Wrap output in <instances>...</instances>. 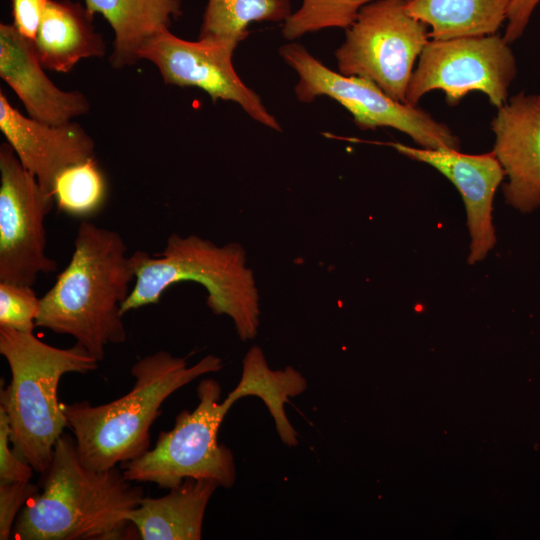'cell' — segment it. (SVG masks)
<instances>
[{
	"label": "cell",
	"instance_id": "obj_1",
	"mask_svg": "<svg viewBox=\"0 0 540 540\" xmlns=\"http://www.w3.org/2000/svg\"><path fill=\"white\" fill-rule=\"evenodd\" d=\"M135 279V258L122 236L83 221L69 263L40 297L36 327L72 336L100 362L107 345L127 339L121 307Z\"/></svg>",
	"mask_w": 540,
	"mask_h": 540
},
{
	"label": "cell",
	"instance_id": "obj_2",
	"mask_svg": "<svg viewBox=\"0 0 540 540\" xmlns=\"http://www.w3.org/2000/svg\"><path fill=\"white\" fill-rule=\"evenodd\" d=\"M41 488L20 511L19 540H116L131 536L127 514L144 497L121 468L93 470L80 460L72 435L57 440Z\"/></svg>",
	"mask_w": 540,
	"mask_h": 540
},
{
	"label": "cell",
	"instance_id": "obj_3",
	"mask_svg": "<svg viewBox=\"0 0 540 540\" xmlns=\"http://www.w3.org/2000/svg\"><path fill=\"white\" fill-rule=\"evenodd\" d=\"M221 358L207 355L192 366L160 350L131 367L135 382L122 397L102 405L88 401L62 404L81 462L107 470L134 460L150 445V428L165 400L199 376L221 370Z\"/></svg>",
	"mask_w": 540,
	"mask_h": 540
},
{
	"label": "cell",
	"instance_id": "obj_4",
	"mask_svg": "<svg viewBox=\"0 0 540 540\" xmlns=\"http://www.w3.org/2000/svg\"><path fill=\"white\" fill-rule=\"evenodd\" d=\"M0 354L6 359L11 381L0 393L8 416L11 446L35 472L48 468L55 444L67 427L58 386L67 373L86 374L99 361L82 345L57 348L33 332L0 327Z\"/></svg>",
	"mask_w": 540,
	"mask_h": 540
},
{
	"label": "cell",
	"instance_id": "obj_5",
	"mask_svg": "<svg viewBox=\"0 0 540 540\" xmlns=\"http://www.w3.org/2000/svg\"><path fill=\"white\" fill-rule=\"evenodd\" d=\"M136 279L122 304L127 312L156 304L172 285L193 281L207 291L206 303L216 315L229 316L239 337L255 338L259 326V295L245 251L237 243L222 246L197 235L171 234L155 254L133 253Z\"/></svg>",
	"mask_w": 540,
	"mask_h": 540
},
{
	"label": "cell",
	"instance_id": "obj_6",
	"mask_svg": "<svg viewBox=\"0 0 540 540\" xmlns=\"http://www.w3.org/2000/svg\"><path fill=\"white\" fill-rule=\"evenodd\" d=\"M198 405L181 411L173 429L161 432L155 446L140 457L121 464L131 482H149L171 489L186 478L211 479L224 488L236 480L232 451L218 442V431L232 407L221 397L220 384L205 378L197 387Z\"/></svg>",
	"mask_w": 540,
	"mask_h": 540
},
{
	"label": "cell",
	"instance_id": "obj_7",
	"mask_svg": "<svg viewBox=\"0 0 540 540\" xmlns=\"http://www.w3.org/2000/svg\"><path fill=\"white\" fill-rule=\"evenodd\" d=\"M280 54L299 76L294 89L300 101L311 102L325 95L346 108L362 130L390 127L408 135L421 148L458 150L459 138L446 124L417 106L392 99L375 83L330 70L299 44L284 45Z\"/></svg>",
	"mask_w": 540,
	"mask_h": 540
},
{
	"label": "cell",
	"instance_id": "obj_8",
	"mask_svg": "<svg viewBox=\"0 0 540 540\" xmlns=\"http://www.w3.org/2000/svg\"><path fill=\"white\" fill-rule=\"evenodd\" d=\"M406 1L362 6L335 53L341 74L367 79L402 103L415 61L429 41L427 26L407 12Z\"/></svg>",
	"mask_w": 540,
	"mask_h": 540
},
{
	"label": "cell",
	"instance_id": "obj_9",
	"mask_svg": "<svg viewBox=\"0 0 540 540\" xmlns=\"http://www.w3.org/2000/svg\"><path fill=\"white\" fill-rule=\"evenodd\" d=\"M517 73L515 56L503 36L458 37L428 41L406 91V104L417 106L432 90H441L454 106L468 93L485 94L496 108L507 102Z\"/></svg>",
	"mask_w": 540,
	"mask_h": 540
},
{
	"label": "cell",
	"instance_id": "obj_10",
	"mask_svg": "<svg viewBox=\"0 0 540 540\" xmlns=\"http://www.w3.org/2000/svg\"><path fill=\"white\" fill-rule=\"evenodd\" d=\"M55 205L19 161L12 147L0 146V282L31 286L57 263L46 252L45 218Z\"/></svg>",
	"mask_w": 540,
	"mask_h": 540
},
{
	"label": "cell",
	"instance_id": "obj_11",
	"mask_svg": "<svg viewBox=\"0 0 540 540\" xmlns=\"http://www.w3.org/2000/svg\"><path fill=\"white\" fill-rule=\"evenodd\" d=\"M236 47L215 41H186L163 29L148 38L139 59L152 62L166 84L198 87L213 101H233L257 122L280 131L278 121L259 96L239 78L232 65Z\"/></svg>",
	"mask_w": 540,
	"mask_h": 540
},
{
	"label": "cell",
	"instance_id": "obj_12",
	"mask_svg": "<svg viewBox=\"0 0 540 540\" xmlns=\"http://www.w3.org/2000/svg\"><path fill=\"white\" fill-rule=\"evenodd\" d=\"M491 129L492 152L508 177L506 202L522 212L540 207V93L511 97L497 108Z\"/></svg>",
	"mask_w": 540,
	"mask_h": 540
},
{
	"label": "cell",
	"instance_id": "obj_13",
	"mask_svg": "<svg viewBox=\"0 0 540 540\" xmlns=\"http://www.w3.org/2000/svg\"><path fill=\"white\" fill-rule=\"evenodd\" d=\"M390 145L402 155L432 166L454 184L467 213L471 240L468 263L483 260L496 244L492 224L493 198L506 177L493 152L473 155L456 149L414 148L401 143Z\"/></svg>",
	"mask_w": 540,
	"mask_h": 540
},
{
	"label": "cell",
	"instance_id": "obj_14",
	"mask_svg": "<svg viewBox=\"0 0 540 540\" xmlns=\"http://www.w3.org/2000/svg\"><path fill=\"white\" fill-rule=\"evenodd\" d=\"M0 130L24 168L52 196L63 170L94 158V141L79 124L52 125L26 117L10 104L2 90Z\"/></svg>",
	"mask_w": 540,
	"mask_h": 540
},
{
	"label": "cell",
	"instance_id": "obj_15",
	"mask_svg": "<svg viewBox=\"0 0 540 540\" xmlns=\"http://www.w3.org/2000/svg\"><path fill=\"white\" fill-rule=\"evenodd\" d=\"M0 77L19 97L27 113L38 121L61 125L86 114L84 94L59 89L45 74L33 41L14 25L0 24Z\"/></svg>",
	"mask_w": 540,
	"mask_h": 540
},
{
	"label": "cell",
	"instance_id": "obj_16",
	"mask_svg": "<svg viewBox=\"0 0 540 540\" xmlns=\"http://www.w3.org/2000/svg\"><path fill=\"white\" fill-rule=\"evenodd\" d=\"M219 486L211 479L186 478L162 497L144 496L127 520L142 540H199L206 507Z\"/></svg>",
	"mask_w": 540,
	"mask_h": 540
},
{
	"label": "cell",
	"instance_id": "obj_17",
	"mask_svg": "<svg viewBox=\"0 0 540 540\" xmlns=\"http://www.w3.org/2000/svg\"><path fill=\"white\" fill-rule=\"evenodd\" d=\"M86 7L70 1L47 0L33 45L44 69L69 72L81 60L102 57L103 38L92 25Z\"/></svg>",
	"mask_w": 540,
	"mask_h": 540
},
{
	"label": "cell",
	"instance_id": "obj_18",
	"mask_svg": "<svg viewBox=\"0 0 540 540\" xmlns=\"http://www.w3.org/2000/svg\"><path fill=\"white\" fill-rule=\"evenodd\" d=\"M91 14L100 13L114 32L110 63L123 68L139 59L144 42L169 28L172 18L181 14V0H85Z\"/></svg>",
	"mask_w": 540,
	"mask_h": 540
},
{
	"label": "cell",
	"instance_id": "obj_19",
	"mask_svg": "<svg viewBox=\"0 0 540 540\" xmlns=\"http://www.w3.org/2000/svg\"><path fill=\"white\" fill-rule=\"evenodd\" d=\"M512 0H407V12L445 40L495 34L507 20Z\"/></svg>",
	"mask_w": 540,
	"mask_h": 540
},
{
	"label": "cell",
	"instance_id": "obj_20",
	"mask_svg": "<svg viewBox=\"0 0 540 540\" xmlns=\"http://www.w3.org/2000/svg\"><path fill=\"white\" fill-rule=\"evenodd\" d=\"M307 388L305 378L294 368L272 370L258 346H253L243 359L239 383L225 398L232 405L242 397L257 396L268 408L281 440L288 446L298 444L297 433L289 422L284 404L289 397L301 394Z\"/></svg>",
	"mask_w": 540,
	"mask_h": 540
},
{
	"label": "cell",
	"instance_id": "obj_21",
	"mask_svg": "<svg viewBox=\"0 0 540 540\" xmlns=\"http://www.w3.org/2000/svg\"><path fill=\"white\" fill-rule=\"evenodd\" d=\"M289 0H208L199 39L236 47L251 22L287 20Z\"/></svg>",
	"mask_w": 540,
	"mask_h": 540
},
{
	"label": "cell",
	"instance_id": "obj_22",
	"mask_svg": "<svg viewBox=\"0 0 540 540\" xmlns=\"http://www.w3.org/2000/svg\"><path fill=\"white\" fill-rule=\"evenodd\" d=\"M107 194L105 177L94 158L72 165L56 179L53 196L57 207L69 215L97 212Z\"/></svg>",
	"mask_w": 540,
	"mask_h": 540
},
{
	"label": "cell",
	"instance_id": "obj_23",
	"mask_svg": "<svg viewBox=\"0 0 540 540\" xmlns=\"http://www.w3.org/2000/svg\"><path fill=\"white\" fill-rule=\"evenodd\" d=\"M371 0H305L296 14L290 15L284 27V35L294 38L299 33L319 29L323 25L348 27L355 21L362 6Z\"/></svg>",
	"mask_w": 540,
	"mask_h": 540
},
{
	"label": "cell",
	"instance_id": "obj_24",
	"mask_svg": "<svg viewBox=\"0 0 540 540\" xmlns=\"http://www.w3.org/2000/svg\"><path fill=\"white\" fill-rule=\"evenodd\" d=\"M40 298L31 286L0 282V327L33 332Z\"/></svg>",
	"mask_w": 540,
	"mask_h": 540
},
{
	"label": "cell",
	"instance_id": "obj_25",
	"mask_svg": "<svg viewBox=\"0 0 540 540\" xmlns=\"http://www.w3.org/2000/svg\"><path fill=\"white\" fill-rule=\"evenodd\" d=\"M39 492L26 482L0 481V539L7 540L13 533L15 521L25 504Z\"/></svg>",
	"mask_w": 540,
	"mask_h": 540
},
{
	"label": "cell",
	"instance_id": "obj_26",
	"mask_svg": "<svg viewBox=\"0 0 540 540\" xmlns=\"http://www.w3.org/2000/svg\"><path fill=\"white\" fill-rule=\"evenodd\" d=\"M11 429L8 416L0 406V481L26 482L30 481L34 472L33 467L19 457L11 443Z\"/></svg>",
	"mask_w": 540,
	"mask_h": 540
},
{
	"label": "cell",
	"instance_id": "obj_27",
	"mask_svg": "<svg viewBox=\"0 0 540 540\" xmlns=\"http://www.w3.org/2000/svg\"><path fill=\"white\" fill-rule=\"evenodd\" d=\"M47 0H11L15 28L26 38L34 40Z\"/></svg>",
	"mask_w": 540,
	"mask_h": 540
},
{
	"label": "cell",
	"instance_id": "obj_28",
	"mask_svg": "<svg viewBox=\"0 0 540 540\" xmlns=\"http://www.w3.org/2000/svg\"><path fill=\"white\" fill-rule=\"evenodd\" d=\"M540 0H512L507 16V25L503 37L508 43L519 39Z\"/></svg>",
	"mask_w": 540,
	"mask_h": 540
}]
</instances>
